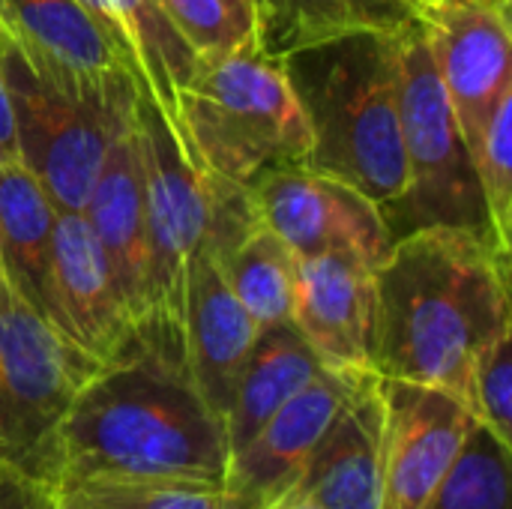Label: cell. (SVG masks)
<instances>
[{"label":"cell","mask_w":512,"mask_h":509,"mask_svg":"<svg viewBox=\"0 0 512 509\" xmlns=\"http://www.w3.org/2000/svg\"><path fill=\"white\" fill-rule=\"evenodd\" d=\"M369 375L321 369L237 453H231L225 486L258 498L267 507H279L297 486L336 414Z\"/></svg>","instance_id":"cell-14"},{"label":"cell","mask_w":512,"mask_h":509,"mask_svg":"<svg viewBox=\"0 0 512 509\" xmlns=\"http://www.w3.org/2000/svg\"><path fill=\"white\" fill-rule=\"evenodd\" d=\"M6 39H9V33H6V30H3V24H0V45H3Z\"/></svg>","instance_id":"cell-34"},{"label":"cell","mask_w":512,"mask_h":509,"mask_svg":"<svg viewBox=\"0 0 512 509\" xmlns=\"http://www.w3.org/2000/svg\"><path fill=\"white\" fill-rule=\"evenodd\" d=\"M228 438L201 399L180 333L147 327L75 393L54 429L48 474L84 483H225Z\"/></svg>","instance_id":"cell-1"},{"label":"cell","mask_w":512,"mask_h":509,"mask_svg":"<svg viewBox=\"0 0 512 509\" xmlns=\"http://www.w3.org/2000/svg\"><path fill=\"white\" fill-rule=\"evenodd\" d=\"M249 192L261 225L297 258L345 252L378 267L393 246L381 210L363 192L306 165L270 171Z\"/></svg>","instance_id":"cell-10"},{"label":"cell","mask_w":512,"mask_h":509,"mask_svg":"<svg viewBox=\"0 0 512 509\" xmlns=\"http://www.w3.org/2000/svg\"><path fill=\"white\" fill-rule=\"evenodd\" d=\"M408 3H411V6H414V12H417V9H420V6H423L426 0H408Z\"/></svg>","instance_id":"cell-33"},{"label":"cell","mask_w":512,"mask_h":509,"mask_svg":"<svg viewBox=\"0 0 512 509\" xmlns=\"http://www.w3.org/2000/svg\"><path fill=\"white\" fill-rule=\"evenodd\" d=\"M0 276L6 279V273H3V252H0Z\"/></svg>","instance_id":"cell-35"},{"label":"cell","mask_w":512,"mask_h":509,"mask_svg":"<svg viewBox=\"0 0 512 509\" xmlns=\"http://www.w3.org/2000/svg\"><path fill=\"white\" fill-rule=\"evenodd\" d=\"M408 0H252V39L273 60L345 33H393L414 18Z\"/></svg>","instance_id":"cell-21"},{"label":"cell","mask_w":512,"mask_h":509,"mask_svg":"<svg viewBox=\"0 0 512 509\" xmlns=\"http://www.w3.org/2000/svg\"><path fill=\"white\" fill-rule=\"evenodd\" d=\"M489 228L495 243L510 252L512 243V90L498 102L480 144L471 153Z\"/></svg>","instance_id":"cell-25"},{"label":"cell","mask_w":512,"mask_h":509,"mask_svg":"<svg viewBox=\"0 0 512 509\" xmlns=\"http://www.w3.org/2000/svg\"><path fill=\"white\" fill-rule=\"evenodd\" d=\"M57 210L21 165H0V252L6 282L48 321Z\"/></svg>","instance_id":"cell-20"},{"label":"cell","mask_w":512,"mask_h":509,"mask_svg":"<svg viewBox=\"0 0 512 509\" xmlns=\"http://www.w3.org/2000/svg\"><path fill=\"white\" fill-rule=\"evenodd\" d=\"M18 162V144H15V114L9 102V90L0 75V165Z\"/></svg>","instance_id":"cell-29"},{"label":"cell","mask_w":512,"mask_h":509,"mask_svg":"<svg viewBox=\"0 0 512 509\" xmlns=\"http://www.w3.org/2000/svg\"><path fill=\"white\" fill-rule=\"evenodd\" d=\"M60 509H99L96 504H90L84 495H78L75 489H63V507Z\"/></svg>","instance_id":"cell-30"},{"label":"cell","mask_w":512,"mask_h":509,"mask_svg":"<svg viewBox=\"0 0 512 509\" xmlns=\"http://www.w3.org/2000/svg\"><path fill=\"white\" fill-rule=\"evenodd\" d=\"M216 261L228 288L258 327L291 321L300 258L282 237L258 222Z\"/></svg>","instance_id":"cell-22"},{"label":"cell","mask_w":512,"mask_h":509,"mask_svg":"<svg viewBox=\"0 0 512 509\" xmlns=\"http://www.w3.org/2000/svg\"><path fill=\"white\" fill-rule=\"evenodd\" d=\"M375 318L372 264L345 252L300 258L291 324L327 369L375 375Z\"/></svg>","instance_id":"cell-13"},{"label":"cell","mask_w":512,"mask_h":509,"mask_svg":"<svg viewBox=\"0 0 512 509\" xmlns=\"http://www.w3.org/2000/svg\"><path fill=\"white\" fill-rule=\"evenodd\" d=\"M0 24L21 54L66 90L105 93L135 81L78 0H0Z\"/></svg>","instance_id":"cell-16"},{"label":"cell","mask_w":512,"mask_h":509,"mask_svg":"<svg viewBox=\"0 0 512 509\" xmlns=\"http://www.w3.org/2000/svg\"><path fill=\"white\" fill-rule=\"evenodd\" d=\"M276 509H318V507H312V504H300V501H285V504H279Z\"/></svg>","instance_id":"cell-31"},{"label":"cell","mask_w":512,"mask_h":509,"mask_svg":"<svg viewBox=\"0 0 512 509\" xmlns=\"http://www.w3.org/2000/svg\"><path fill=\"white\" fill-rule=\"evenodd\" d=\"M279 63L309 126L303 165L354 186L387 216L408 189L396 30L345 33Z\"/></svg>","instance_id":"cell-3"},{"label":"cell","mask_w":512,"mask_h":509,"mask_svg":"<svg viewBox=\"0 0 512 509\" xmlns=\"http://www.w3.org/2000/svg\"><path fill=\"white\" fill-rule=\"evenodd\" d=\"M510 456L512 447L477 423L420 509H510Z\"/></svg>","instance_id":"cell-23"},{"label":"cell","mask_w":512,"mask_h":509,"mask_svg":"<svg viewBox=\"0 0 512 509\" xmlns=\"http://www.w3.org/2000/svg\"><path fill=\"white\" fill-rule=\"evenodd\" d=\"M234 3H240L243 9H249V12H252V0H234Z\"/></svg>","instance_id":"cell-32"},{"label":"cell","mask_w":512,"mask_h":509,"mask_svg":"<svg viewBox=\"0 0 512 509\" xmlns=\"http://www.w3.org/2000/svg\"><path fill=\"white\" fill-rule=\"evenodd\" d=\"M198 57L225 54L252 39V12L234 0H156Z\"/></svg>","instance_id":"cell-26"},{"label":"cell","mask_w":512,"mask_h":509,"mask_svg":"<svg viewBox=\"0 0 512 509\" xmlns=\"http://www.w3.org/2000/svg\"><path fill=\"white\" fill-rule=\"evenodd\" d=\"M0 75L15 114L18 162L57 213H81L114 135L135 114L138 81L75 93L42 75L12 39L0 45Z\"/></svg>","instance_id":"cell-7"},{"label":"cell","mask_w":512,"mask_h":509,"mask_svg":"<svg viewBox=\"0 0 512 509\" xmlns=\"http://www.w3.org/2000/svg\"><path fill=\"white\" fill-rule=\"evenodd\" d=\"M48 324L96 366L123 354L138 327L84 213H57Z\"/></svg>","instance_id":"cell-12"},{"label":"cell","mask_w":512,"mask_h":509,"mask_svg":"<svg viewBox=\"0 0 512 509\" xmlns=\"http://www.w3.org/2000/svg\"><path fill=\"white\" fill-rule=\"evenodd\" d=\"M96 369L0 276V462L48 474L54 429Z\"/></svg>","instance_id":"cell-8"},{"label":"cell","mask_w":512,"mask_h":509,"mask_svg":"<svg viewBox=\"0 0 512 509\" xmlns=\"http://www.w3.org/2000/svg\"><path fill=\"white\" fill-rule=\"evenodd\" d=\"M321 369L318 354L306 345L291 321L258 330V339L237 375L228 411L225 438L228 450L237 453L297 390H303Z\"/></svg>","instance_id":"cell-19"},{"label":"cell","mask_w":512,"mask_h":509,"mask_svg":"<svg viewBox=\"0 0 512 509\" xmlns=\"http://www.w3.org/2000/svg\"><path fill=\"white\" fill-rule=\"evenodd\" d=\"M375 294V375L468 405L477 357L512 330L510 252L471 228H417L375 267Z\"/></svg>","instance_id":"cell-2"},{"label":"cell","mask_w":512,"mask_h":509,"mask_svg":"<svg viewBox=\"0 0 512 509\" xmlns=\"http://www.w3.org/2000/svg\"><path fill=\"white\" fill-rule=\"evenodd\" d=\"M135 123L144 165V213L150 246L153 324L180 333L189 264L201 249L228 252L261 219L252 192L213 174L168 120L144 84L135 96Z\"/></svg>","instance_id":"cell-4"},{"label":"cell","mask_w":512,"mask_h":509,"mask_svg":"<svg viewBox=\"0 0 512 509\" xmlns=\"http://www.w3.org/2000/svg\"><path fill=\"white\" fill-rule=\"evenodd\" d=\"M381 498L384 399L381 378L369 375L336 414L285 501L318 509H381Z\"/></svg>","instance_id":"cell-18"},{"label":"cell","mask_w":512,"mask_h":509,"mask_svg":"<svg viewBox=\"0 0 512 509\" xmlns=\"http://www.w3.org/2000/svg\"><path fill=\"white\" fill-rule=\"evenodd\" d=\"M384 399V498L381 509H420L447 474L477 417L429 384L381 378Z\"/></svg>","instance_id":"cell-11"},{"label":"cell","mask_w":512,"mask_h":509,"mask_svg":"<svg viewBox=\"0 0 512 509\" xmlns=\"http://www.w3.org/2000/svg\"><path fill=\"white\" fill-rule=\"evenodd\" d=\"M81 213L111 264L114 282L135 327L147 330L153 324V285L144 213V165L135 114L114 135Z\"/></svg>","instance_id":"cell-15"},{"label":"cell","mask_w":512,"mask_h":509,"mask_svg":"<svg viewBox=\"0 0 512 509\" xmlns=\"http://www.w3.org/2000/svg\"><path fill=\"white\" fill-rule=\"evenodd\" d=\"M510 0H426L417 18L468 153L512 90Z\"/></svg>","instance_id":"cell-9"},{"label":"cell","mask_w":512,"mask_h":509,"mask_svg":"<svg viewBox=\"0 0 512 509\" xmlns=\"http://www.w3.org/2000/svg\"><path fill=\"white\" fill-rule=\"evenodd\" d=\"M72 489L99 509H273L225 483H84Z\"/></svg>","instance_id":"cell-24"},{"label":"cell","mask_w":512,"mask_h":509,"mask_svg":"<svg viewBox=\"0 0 512 509\" xmlns=\"http://www.w3.org/2000/svg\"><path fill=\"white\" fill-rule=\"evenodd\" d=\"M396 45L408 189L384 216L390 240L396 243L417 228L450 225L480 231L495 243L471 153L417 15L396 30Z\"/></svg>","instance_id":"cell-6"},{"label":"cell","mask_w":512,"mask_h":509,"mask_svg":"<svg viewBox=\"0 0 512 509\" xmlns=\"http://www.w3.org/2000/svg\"><path fill=\"white\" fill-rule=\"evenodd\" d=\"M468 408L480 426L512 447V330H504L477 357Z\"/></svg>","instance_id":"cell-27"},{"label":"cell","mask_w":512,"mask_h":509,"mask_svg":"<svg viewBox=\"0 0 512 509\" xmlns=\"http://www.w3.org/2000/svg\"><path fill=\"white\" fill-rule=\"evenodd\" d=\"M177 123L198 159L237 186L297 168L309 153V126L282 63L246 45L198 57L177 93Z\"/></svg>","instance_id":"cell-5"},{"label":"cell","mask_w":512,"mask_h":509,"mask_svg":"<svg viewBox=\"0 0 512 509\" xmlns=\"http://www.w3.org/2000/svg\"><path fill=\"white\" fill-rule=\"evenodd\" d=\"M63 486L39 471L0 462V509H60Z\"/></svg>","instance_id":"cell-28"},{"label":"cell","mask_w":512,"mask_h":509,"mask_svg":"<svg viewBox=\"0 0 512 509\" xmlns=\"http://www.w3.org/2000/svg\"><path fill=\"white\" fill-rule=\"evenodd\" d=\"M258 330L261 327L228 288L216 255L201 249L186 273L180 339L189 375L219 420H225L237 375L258 339Z\"/></svg>","instance_id":"cell-17"}]
</instances>
